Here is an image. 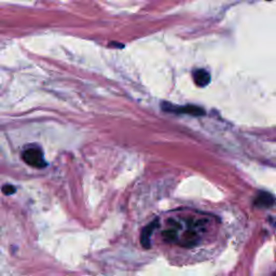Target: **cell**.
<instances>
[{
	"label": "cell",
	"instance_id": "1",
	"mask_svg": "<svg viewBox=\"0 0 276 276\" xmlns=\"http://www.w3.org/2000/svg\"><path fill=\"white\" fill-rule=\"evenodd\" d=\"M23 160L28 165L36 168H44L47 166V162L45 161L44 152L37 147H30L23 152Z\"/></svg>",
	"mask_w": 276,
	"mask_h": 276
},
{
	"label": "cell",
	"instance_id": "2",
	"mask_svg": "<svg viewBox=\"0 0 276 276\" xmlns=\"http://www.w3.org/2000/svg\"><path fill=\"white\" fill-rule=\"evenodd\" d=\"M162 109L165 110V111L168 112H175V113H186V114H191L194 116H200V115H204L205 111L203 108H201L199 106H194V105H188V106H175L171 105V104L168 103H163L162 104Z\"/></svg>",
	"mask_w": 276,
	"mask_h": 276
},
{
	"label": "cell",
	"instance_id": "3",
	"mask_svg": "<svg viewBox=\"0 0 276 276\" xmlns=\"http://www.w3.org/2000/svg\"><path fill=\"white\" fill-rule=\"evenodd\" d=\"M159 226V220L156 219L153 220L151 223H149L147 226H145L144 230L142 231L140 234V243H142L144 248H150V240H151V234Z\"/></svg>",
	"mask_w": 276,
	"mask_h": 276
},
{
	"label": "cell",
	"instance_id": "4",
	"mask_svg": "<svg viewBox=\"0 0 276 276\" xmlns=\"http://www.w3.org/2000/svg\"><path fill=\"white\" fill-rule=\"evenodd\" d=\"M274 196L269 192H260L255 200V205L259 208H270L274 205Z\"/></svg>",
	"mask_w": 276,
	"mask_h": 276
},
{
	"label": "cell",
	"instance_id": "5",
	"mask_svg": "<svg viewBox=\"0 0 276 276\" xmlns=\"http://www.w3.org/2000/svg\"><path fill=\"white\" fill-rule=\"evenodd\" d=\"M193 79L196 85L203 88L211 82V75L205 69H196L193 72Z\"/></svg>",
	"mask_w": 276,
	"mask_h": 276
},
{
	"label": "cell",
	"instance_id": "6",
	"mask_svg": "<svg viewBox=\"0 0 276 276\" xmlns=\"http://www.w3.org/2000/svg\"><path fill=\"white\" fill-rule=\"evenodd\" d=\"M162 236L164 238L165 242H168V243H173L177 240V230L176 229H168V230H165L162 233Z\"/></svg>",
	"mask_w": 276,
	"mask_h": 276
},
{
	"label": "cell",
	"instance_id": "7",
	"mask_svg": "<svg viewBox=\"0 0 276 276\" xmlns=\"http://www.w3.org/2000/svg\"><path fill=\"white\" fill-rule=\"evenodd\" d=\"M16 191V189L14 186H12V185H4L2 187V192L5 194V195H11V194H14Z\"/></svg>",
	"mask_w": 276,
	"mask_h": 276
}]
</instances>
